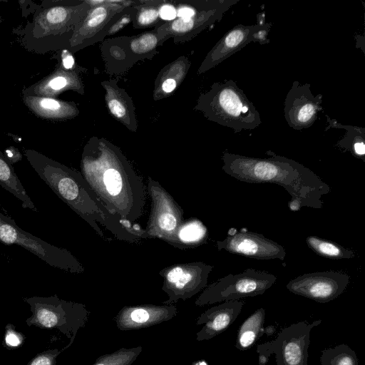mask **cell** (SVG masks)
<instances>
[{
  "mask_svg": "<svg viewBox=\"0 0 365 365\" xmlns=\"http://www.w3.org/2000/svg\"><path fill=\"white\" fill-rule=\"evenodd\" d=\"M267 153L270 158L224 153L222 170L242 182L283 187L292 197L288 205L292 211L302 207L322 208V197L330 192V187L302 164L271 151Z\"/></svg>",
  "mask_w": 365,
  "mask_h": 365,
  "instance_id": "6da1fadb",
  "label": "cell"
},
{
  "mask_svg": "<svg viewBox=\"0 0 365 365\" xmlns=\"http://www.w3.org/2000/svg\"><path fill=\"white\" fill-rule=\"evenodd\" d=\"M89 9L86 1H43L22 29L23 46L39 54L68 48L75 27Z\"/></svg>",
  "mask_w": 365,
  "mask_h": 365,
  "instance_id": "7a4b0ae2",
  "label": "cell"
},
{
  "mask_svg": "<svg viewBox=\"0 0 365 365\" xmlns=\"http://www.w3.org/2000/svg\"><path fill=\"white\" fill-rule=\"evenodd\" d=\"M197 108L210 120L235 133L254 130L262 124L258 110L233 80L213 83L200 97Z\"/></svg>",
  "mask_w": 365,
  "mask_h": 365,
  "instance_id": "3957f363",
  "label": "cell"
},
{
  "mask_svg": "<svg viewBox=\"0 0 365 365\" xmlns=\"http://www.w3.org/2000/svg\"><path fill=\"white\" fill-rule=\"evenodd\" d=\"M23 300L30 306L32 313L26 319L29 327L57 329L70 339L62 351L73 343L78 330L88 321L90 312L84 304L61 299L56 294L24 297Z\"/></svg>",
  "mask_w": 365,
  "mask_h": 365,
  "instance_id": "277c9868",
  "label": "cell"
},
{
  "mask_svg": "<svg viewBox=\"0 0 365 365\" xmlns=\"http://www.w3.org/2000/svg\"><path fill=\"white\" fill-rule=\"evenodd\" d=\"M276 280L275 275L254 269H247L237 274H230L206 288L195 304L202 307L262 294Z\"/></svg>",
  "mask_w": 365,
  "mask_h": 365,
  "instance_id": "5b68a950",
  "label": "cell"
},
{
  "mask_svg": "<svg viewBox=\"0 0 365 365\" xmlns=\"http://www.w3.org/2000/svg\"><path fill=\"white\" fill-rule=\"evenodd\" d=\"M0 242L22 247L52 267L71 272L81 269L78 261L68 250L53 246L22 230L14 220L1 212Z\"/></svg>",
  "mask_w": 365,
  "mask_h": 365,
  "instance_id": "8992f818",
  "label": "cell"
},
{
  "mask_svg": "<svg viewBox=\"0 0 365 365\" xmlns=\"http://www.w3.org/2000/svg\"><path fill=\"white\" fill-rule=\"evenodd\" d=\"M349 279L350 277L341 272H317L297 277L289 281L286 287L294 294L327 303L344 292Z\"/></svg>",
  "mask_w": 365,
  "mask_h": 365,
  "instance_id": "52a82bcc",
  "label": "cell"
},
{
  "mask_svg": "<svg viewBox=\"0 0 365 365\" xmlns=\"http://www.w3.org/2000/svg\"><path fill=\"white\" fill-rule=\"evenodd\" d=\"M90 9L75 27L68 50L76 51L87 46L106 29L116 14L129 6L126 1H86Z\"/></svg>",
  "mask_w": 365,
  "mask_h": 365,
  "instance_id": "ba28073f",
  "label": "cell"
},
{
  "mask_svg": "<svg viewBox=\"0 0 365 365\" xmlns=\"http://www.w3.org/2000/svg\"><path fill=\"white\" fill-rule=\"evenodd\" d=\"M321 323L322 319L310 324L302 321L283 329L272 341L277 365H308L310 333Z\"/></svg>",
  "mask_w": 365,
  "mask_h": 365,
  "instance_id": "9c48e42d",
  "label": "cell"
},
{
  "mask_svg": "<svg viewBox=\"0 0 365 365\" xmlns=\"http://www.w3.org/2000/svg\"><path fill=\"white\" fill-rule=\"evenodd\" d=\"M322 95L314 96L309 83L294 81L284 100V115L292 128L300 130L309 128L322 110Z\"/></svg>",
  "mask_w": 365,
  "mask_h": 365,
  "instance_id": "30bf717a",
  "label": "cell"
},
{
  "mask_svg": "<svg viewBox=\"0 0 365 365\" xmlns=\"http://www.w3.org/2000/svg\"><path fill=\"white\" fill-rule=\"evenodd\" d=\"M240 0H206L197 14L189 19L176 18L159 29L160 41L175 36H194L209 26L220 21L223 15Z\"/></svg>",
  "mask_w": 365,
  "mask_h": 365,
  "instance_id": "8fae6325",
  "label": "cell"
},
{
  "mask_svg": "<svg viewBox=\"0 0 365 365\" xmlns=\"http://www.w3.org/2000/svg\"><path fill=\"white\" fill-rule=\"evenodd\" d=\"M217 245L219 250H225L232 254L257 259L283 260L286 256V251L281 245L252 232H236L218 241Z\"/></svg>",
  "mask_w": 365,
  "mask_h": 365,
  "instance_id": "7c38bea8",
  "label": "cell"
},
{
  "mask_svg": "<svg viewBox=\"0 0 365 365\" xmlns=\"http://www.w3.org/2000/svg\"><path fill=\"white\" fill-rule=\"evenodd\" d=\"M212 267L197 264L186 271L180 266L173 268L165 277L163 290L169 299L163 303L170 304L180 299L185 300L202 289L206 285L207 277Z\"/></svg>",
  "mask_w": 365,
  "mask_h": 365,
  "instance_id": "4fadbf2b",
  "label": "cell"
},
{
  "mask_svg": "<svg viewBox=\"0 0 365 365\" xmlns=\"http://www.w3.org/2000/svg\"><path fill=\"white\" fill-rule=\"evenodd\" d=\"M177 312V307L170 304L126 306L118 312L114 321L120 331L137 330L168 322Z\"/></svg>",
  "mask_w": 365,
  "mask_h": 365,
  "instance_id": "5bb4252c",
  "label": "cell"
},
{
  "mask_svg": "<svg viewBox=\"0 0 365 365\" xmlns=\"http://www.w3.org/2000/svg\"><path fill=\"white\" fill-rule=\"evenodd\" d=\"M265 22L254 25L238 24L227 32L207 53L199 68L204 73L230 57L250 42H255L254 34Z\"/></svg>",
  "mask_w": 365,
  "mask_h": 365,
  "instance_id": "9a60e30c",
  "label": "cell"
},
{
  "mask_svg": "<svg viewBox=\"0 0 365 365\" xmlns=\"http://www.w3.org/2000/svg\"><path fill=\"white\" fill-rule=\"evenodd\" d=\"M244 301L231 300L212 307L196 319L197 325H203L196 334L197 341L209 340L225 331L237 318Z\"/></svg>",
  "mask_w": 365,
  "mask_h": 365,
  "instance_id": "2e32d148",
  "label": "cell"
},
{
  "mask_svg": "<svg viewBox=\"0 0 365 365\" xmlns=\"http://www.w3.org/2000/svg\"><path fill=\"white\" fill-rule=\"evenodd\" d=\"M83 86L78 73L66 70L61 64L56 69L36 83L25 88L23 96L56 98L62 92L73 90L82 92Z\"/></svg>",
  "mask_w": 365,
  "mask_h": 365,
  "instance_id": "e0dca14e",
  "label": "cell"
},
{
  "mask_svg": "<svg viewBox=\"0 0 365 365\" xmlns=\"http://www.w3.org/2000/svg\"><path fill=\"white\" fill-rule=\"evenodd\" d=\"M24 103L36 116L44 119L63 120L73 118L78 110L73 102L56 98L23 96Z\"/></svg>",
  "mask_w": 365,
  "mask_h": 365,
  "instance_id": "ac0fdd59",
  "label": "cell"
},
{
  "mask_svg": "<svg viewBox=\"0 0 365 365\" xmlns=\"http://www.w3.org/2000/svg\"><path fill=\"white\" fill-rule=\"evenodd\" d=\"M0 185L21 200L24 208L37 212V209L27 195L22 183L14 171L12 163L0 150Z\"/></svg>",
  "mask_w": 365,
  "mask_h": 365,
  "instance_id": "d6986e66",
  "label": "cell"
},
{
  "mask_svg": "<svg viewBox=\"0 0 365 365\" xmlns=\"http://www.w3.org/2000/svg\"><path fill=\"white\" fill-rule=\"evenodd\" d=\"M265 311L263 308L257 309L240 325L237 333L235 347L245 351L252 347L264 334Z\"/></svg>",
  "mask_w": 365,
  "mask_h": 365,
  "instance_id": "ffe728a7",
  "label": "cell"
},
{
  "mask_svg": "<svg viewBox=\"0 0 365 365\" xmlns=\"http://www.w3.org/2000/svg\"><path fill=\"white\" fill-rule=\"evenodd\" d=\"M330 128H343L346 130L344 137L337 143L340 148L347 150L354 156L365 161V129L352 125H344L326 115Z\"/></svg>",
  "mask_w": 365,
  "mask_h": 365,
  "instance_id": "44dd1931",
  "label": "cell"
},
{
  "mask_svg": "<svg viewBox=\"0 0 365 365\" xmlns=\"http://www.w3.org/2000/svg\"><path fill=\"white\" fill-rule=\"evenodd\" d=\"M103 86L107 91L105 98L111 114L128 127L133 125L131 116L133 113L128 103V98L125 97L118 88L108 86L106 83Z\"/></svg>",
  "mask_w": 365,
  "mask_h": 365,
  "instance_id": "7402d4cb",
  "label": "cell"
},
{
  "mask_svg": "<svg viewBox=\"0 0 365 365\" xmlns=\"http://www.w3.org/2000/svg\"><path fill=\"white\" fill-rule=\"evenodd\" d=\"M306 242L309 248L316 254L323 257L331 259H351L355 253L339 244L320 238L317 236H309Z\"/></svg>",
  "mask_w": 365,
  "mask_h": 365,
  "instance_id": "603a6c76",
  "label": "cell"
},
{
  "mask_svg": "<svg viewBox=\"0 0 365 365\" xmlns=\"http://www.w3.org/2000/svg\"><path fill=\"white\" fill-rule=\"evenodd\" d=\"M320 365H359L355 351L344 344L322 351Z\"/></svg>",
  "mask_w": 365,
  "mask_h": 365,
  "instance_id": "cb8c5ba5",
  "label": "cell"
},
{
  "mask_svg": "<svg viewBox=\"0 0 365 365\" xmlns=\"http://www.w3.org/2000/svg\"><path fill=\"white\" fill-rule=\"evenodd\" d=\"M168 67V68L163 70V75L158 79V83L156 86L158 91H160L165 95L172 93L185 75L184 62L175 61Z\"/></svg>",
  "mask_w": 365,
  "mask_h": 365,
  "instance_id": "d4e9b609",
  "label": "cell"
},
{
  "mask_svg": "<svg viewBox=\"0 0 365 365\" xmlns=\"http://www.w3.org/2000/svg\"><path fill=\"white\" fill-rule=\"evenodd\" d=\"M142 350L141 346L132 348L122 347L113 353L100 356L92 365H131Z\"/></svg>",
  "mask_w": 365,
  "mask_h": 365,
  "instance_id": "484cf974",
  "label": "cell"
},
{
  "mask_svg": "<svg viewBox=\"0 0 365 365\" xmlns=\"http://www.w3.org/2000/svg\"><path fill=\"white\" fill-rule=\"evenodd\" d=\"M158 38L153 32L138 36L130 41V50L136 55H143L153 51L157 46Z\"/></svg>",
  "mask_w": 365,
  "mask_h": 365,
  "instance_id": "4316f807",
  "label": "cell"
},
{
  "mask_svg": "<svg viewBox=\"0 0 365 365\" xmlns=\"http://www.w3.org/2000/svg\"><path fill=\"white\" fill-rule=\"evenodd\" d=\"M207 230L199 221H193L185 225L179 232L180 238L187 242L200 241L206 235Z\"/></svg>",
  "mask_w": 365,
  "mask_h": 365,
  "instance_id": "83f0119b",
  "label": "cell"
},
{
  "mask_svg": "<svg viewBox=\"0 0 365 365\" xmlns=\"http://www.w3.org/2000/svg\"><path fill=\"white\" fill-rule=\"evenodd\" d=\"M106 190L112 196H117L123 189V177L115 168H108L103 176Z\"/></svg>",
  "mask_w": 365,
  "mask_h": 365,
  "instance_id": "f1b7e54d",
  "label": "cell"
},
{
  "mask_svg": "<svg viewBox=\"0 0 365 365\" xmlns=\"http://www.w3.org/2000/svg\"><path fill=\"white\" fill-rule=\"evenodd\" d=\"M135 17V24L140 27L153 25L159 18L158 9L153 6H144L138 11Z\"/></svg>",
  "mask_w": 365,
  "mask_h": 365,
  "instance_id": "f546056e",
  "label": "cell"
},
{
  "mask_svg": "<svg viewBox=\"0 0 365 365\" xmlns=\"http://www.w3.org/2000/svg\"><path fill=\"white\" fill-rule=\"evenodd\" d=\"M24 335L16 331L13 324H7L4 339V346L9 349L21 346L24 341Z\"/></svg>",
  "mask_w": 365,
  "mask_h": 365,
  "instance_id": "4dcf8cb0",
  "label": "cell"
},
{
  "mask_svg": "<svg viewBox=\"0 0 365 365\" xmlns=\"http://www.w3.org/2000/svg\"><path fill=\"white\" fill-rule=\"evenodd\" d=\"M62 350L48 349L35 356L27 365H56V359Z\"/></svg>",
  "mask_w": 365,
  "mask_h": 365,
  "instance_id": "1f68e13d",
  "label": "cell"
},
{
  "mask_svg": "<svg viewBox=\"0 0 365 365\" xmlns=\"http://www.w3.org/2000/svg\"><path fill=\"white\" fill-rule=\"evenodd\" d=\"M257 352L259 354V365H266L273 354L272 341L257 345Z\"/></svg>",
  "mask_w": 365,
  "mask_h": 365,
  "instance_id": "d6a6232c",
  "label": "cell"
},
{
  "mask_svg": "<svg viewBox=\"0 0 365 365\" xmlns=\"http://www.w3.org/2000/svg\"><path fill=\"white\" fill-rule=\"evenodd\" d=\"M177 225L175 217L170 213H163L158 218V225L165 231L173 230Z\"/></svg>",
  "mask_w": 365,
  "mask_h": 365,
  "instance_id": "836d02e7",
  "label": "cell"
},
{
  "mask_svg": "<svg viewBox=\"0 0 365 365\" xmlns=\"http://www.w3.org/2000/svg\"><path fill=\"white\" fill-rule=\"evenodd\" d=\"M158 14L163 20L173 21L177 18V9L172 4H165L159 7Z\"/></svg>",
  "mask_w": 365,
  "mask_h": 365,
  "instance_id": "e575fe53",
  "label": "cell"
},
{
  "mask_svg": "<svg viewBox=\"0 0 365 365\" xmlns=\"http://www.w3.org/2000/svg\"><path fill=\"white\" fill-rule=\"evenodd\" d=\"M271 26L272 24L269 23H264L262 24L254 34L255 42H258L261 45L268 43L269 40L267 38V36Z\"/></svg>",
  "mask_w": 365,
  "mask_h": 365,
  "instance_id": "d590c367",
  "label": "cell"
},
{
  "mask_svg": "<svg viewBox=\"0 0 365 365\" xmlns=\"http://www.w3.org/2000/svg\"><path fill=\"white\" fill-rule=\"evenodd\" d=\"M60 61L59 64H61L65 69L66 70H73L74 69L75 61L74 58L68 49H62L60 53Z\"/></svg>",
  "mask_w": 365,
  "mask_h": 365,
  "instance_id": "8d00e7d4",
  "label": "cell"
},
{
  "mask_svg": "<svg viewBox=\"0 0 365 365\" xmlns=\"http://www.w3.org/2000/svg\"><path fill=\"white\" fill-rule=\"evenodd\" d=\"M131 20V14H128L123 15L120 18L115 24H113L108 30L107 35H113L116 32L121 30L125 26H126Z\"/></svg>",
  "mask_w": 365,
  "mask_h": 365,
  "instance_id": "74e56055",
  "label": "cell"
},
{
  "mask_svg": "<svg viewBox=\"0 0 365 365\" xmlns=\"http://www.w3.org/2000/svg\"><path fill=\"white\" fill-rule=\"evenodd\" d=\"M4 155L11 163L19 161L22 158L21 154L14 147H10L6 149Z\"/></svg>",
  "mask_w": 365,
  "mask_h": 365,
  "instance_id": "f35d334b",
  "label": "cell"
},
{
  "mask_svg": "<svg viewBox=\"0 0 365 365\" xmlns=\"http://www.w3.org/2000/svg\"><path fill=\"white\" fill-rule=\"evenodd\" d=\"M275 331V327L274 326L269 325L266 328H264V333H265L267 336H272Z\"/></svg>",
  "mask_w": 365,
  "mask_h": 365,
  "instance_id": "ab89813d",
  "label": "cell"
},
{
  "mask_svg": "<svg viewBox=\"0 0 365 365\" xmlns=\"http://www.w3.org/2000/svg\"><path fill=\"white\" fill-rule=\"evenodd\" d=\"M192 365H208L205 361L200 360L192 363Z\"/></svg>",
  "mask_w": 365,
  "mask_h": 365,
  "instance_id": "60d3db41",
  "label": "cell"
},
{
  "mask_svg": "<svg viewBox=\"0 0 365 365\" xmlns=\"http://www.w3.org/2000/svg\"><path fill=\"white\" fill-rule=\"evenodd\" d=\"M3 1H4V0H0V3H1V2H3Z\"/></svg>",
  "mask_w": 365,
  "mask_h": 365,
  "instance_id": "b9f144b4",
  "label": "cell"
}]
</instances>
